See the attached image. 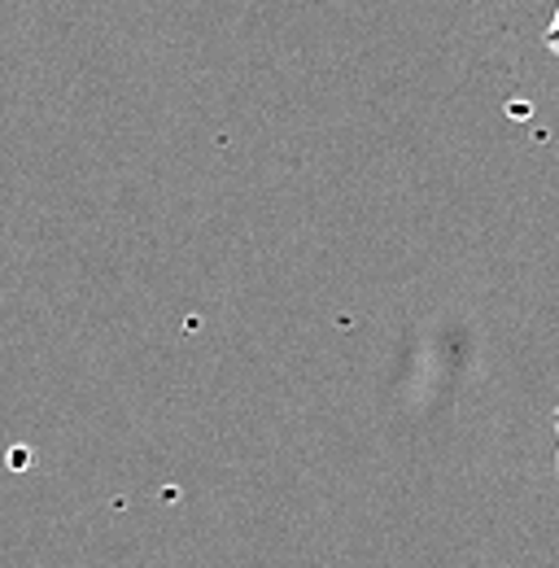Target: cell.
Instances as JSON below:
<instances>
[{
	"label": "cell",
	"mask_w": 559,
	"mask_h": 568,
	"mask_svg": "<svg viewBox=\"0 0 559 568\" xmlns=\"http://www.w3.org/2000/svg\"><path fill=\"white\" fill-rule=\"evenodd\" d=\"M556 468H559V407H556Z\"/></svg>",
	"instance_id": "7a4b0ae2"
},
{
	"label": "cell",
	"mask_w": 559,
	"mask_h": 568,
	"mask_svg": "<svg viewBox=\"0 0 559 568\" xmlns=\"http://www.w3.org/2000/svg\"><path fill=\"white\" fill-rule=\"evenodd\" d=\"M547 49L559 58V9H556V18H551V27H547Z\"/></svg>",
	"instance_id": "6da1fadb"
}]
</instances>
